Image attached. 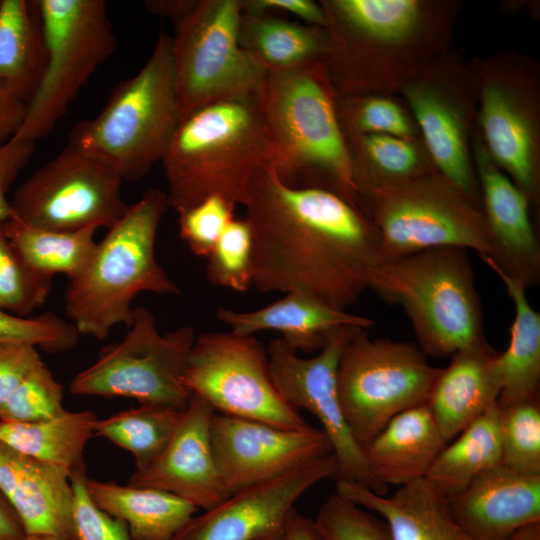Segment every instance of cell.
I'll use <instances>...</instances> for the list:
<instances>
[{
    "label": "cell",
    "instance_id": "cell-36",
    "mask_svg": "<svg viewBox=\"0 0 540 540\" xmlns=\"http://www.w3.org/2000/svg\"><path fill=\"white\" fill-rule=\"evenodd\" d=\"M346 143L358 201L372 188L437 172L412 140L366 134L346 139Z\"/></svg>",
    "mask_w": 540,
    "mask_h": 540
},
{
    "label": "cell",
    "instance_id": "cell-54",
    "mask_svg": "<svg viewBox=\"0 0 540 540\" xmlns=\"http://www.w3.org/2000/svg\"><path fill=\"white\" fill-rule=\"evenodd\" d=\"M0 3H1V0H0Z\"/></svg>",
    "mask_w": 540,
    "mask_h": 540
},
{
    "label": "cell",
    "instance_id": "cell-44",
    "mask_svg": "<svg viewBox=\"0 0 540 540\" xmlns=\"http://www.w3.org/2000/svg\"><path fill=\"white\" fill-rule=\"evenodd\" d=\"M235 205L221 196H210L179 213L181 239L198 257H207L222 232L234 218Z\"/></svg>",
    "mask_w": 540,
    "mask_h": 540
},
{
    "label": "cell",
    "instance_id": "cell-17",
    "mask_svg": "<svg viewBox=\"0 0 540 540\" xmlns=\"http://www.w3.org/2000/svg\"><path fill=\"white\" fill-rule=\"evenodd\" d=\"M357 326L339 329L329 342L310 358L300 357L278 337L267 348L272 380L282 397L295 409L310 412L322 425L335 456L337 480L354 482L386 495L388 488L370 473L364 451L357 444L345 420L337 386V370L343 349L360 331ZM336 480V481H337Z\"/></svg>",
    "mask_w": 540,
    "mask_h": 540
},
{
    "label": "cell",
    "instance_id": "cell-37",
    "mask_svg": "<svg viewBox=\"0 0 540 540\" xmlns=\"http://www.w3.org/2000/svg\"><path fill=\"white\" fill-rule=\"evenodd\" d=\"M183 409L140 404L96 421L94 435L104 437L129 451L135 469L154 461L165 448L182 416Z\"/></svg>",
    "mask_w": 540,
    "mask_h": 540
},
{
    "label": "cell",
    "instance_id": "cell-43",
    "mask_svg": "<svg viewBox=\"0 0 540 540\" xmlns=\"http://www.w3.org/2000/svg\"><path fill=\"white\" fill-rule=\"evenodd\" d=\"M79 336L71 322L54 313L19 317L0 309V342H25L60 353L74 348Z\"/></svg>",
    "mask_w": 540,
    "mask_h": 540
},
{
    "label": "cell",
    "instance_id": "cell-47",
    "mask_svg": "<svg viewBox=\"0 0 540 540\" xmlns=\"http://www.w3.org/2000/svg\"><path fill=\"white\" fill-rule=\"evenodd\" d=\"M243 11L252 14L283 11L321 28L327 23L323 7L312 0H243Z\"/></svg>",
    "mask_w": 540,
    "mask_h": 540
},
{
    "label": "cell",
    "instance_id": "cell-27",
    "mask_svg": "<svg viewBox=\"0 0 540 540\" xmlns=\"http://www.w3.org/2000/svg\"><path fill=\"white\" fill-rule=\"evenodd\" d=\"M446 445L426 404L393 417L364 450L368 469L382 486L426 477Z\"/></svg>",
    "mask_w": 540,
    "mask_h": 540
},
{
    "label": "cell",
    "instance_id": "cell-2",
    "mask_svg": "<svg viewBox=\"0 0 540 540\" xmlns=\"http://www.w3.org/2000/svg\"><path fill=\"white\" fill-rule=\"evenodd\" d=\"M322 64L337 97L395 89L444 53L449 18L418 0H323Z\"/></svg>",
    "mask_w": 540,
    "mask_h": 540
},
{
    "label": "cell",
    "instance_id": "cell-23",
    "mask_svg": "<svg viewBox=\"0 0 540 540\" xmlns=\"http://www.w3.org/2000/svg\"><path fill=\"white\" fill-rule=\"evenodd\" d=\"M0 491L20 518L26 534L76 539L70 472L0 442Z\"/></svg>",
    "mask_w": 540,
    "mask_h": 540
},
{
    "label": "cell",
    "instance_id": "cell-30",
    "mask_svg": "<svg viewBox=\"0 0 540 540\" xmlns=\"http://www.w3.org/2000/svg\"><path fill=\"white\" fill-rule=\"evenodd\" d=\"M239 43L254 62L270 73L322 62L328 36L325 28L243 11Z\"/></svg>",
    "mask_w": 540,
    "mask_h": 540
},
{
    "label": "cell",
    "instance_id": "cell-18",
    "mask_svg": "<svg viewBox=\"0 0 540 540\" xmlns=\"http://www.w3.org/2000/svg\"><path fill=\"white\" fill-rule=\"evenodd\" d=\"M210 433L227 496L279 478L332 453L326 434L311 425L286 429L215 413Z\"/></svg>",
    "mask_w": 540,
    "mask_h": 540
},
{
    "label": "cell",
    "instance_id": "cell-24",
    "mask_svg": "<svg viewBox=\"0 0 540 540\" xmlns=\"http://www.w3.org/2000/svg\"><path fill=\"white\" fill-rule=\"evenodd\" d=\"M217 319L239 336L272 330L292 350L304 353L320 351L342 327L368 329L374 321L333 307L302 291L287 292L284 297L253 311H235L220 307Z\"/></svg>",
    "mask_w": 540,
    "mask_h": 540
},
{
    "label": "cell",
    "instance_id": "cell-42",
    "mask_svg": "<svg viewBox=\"0 0 540 540\" xmlns=\"http://www.w3.org/2000/svg\"><path fill=\"white\" fill-rule=\"evenodd\" d=\"M313 521L322 540H393L382 519L337 492L324 501Z\"/></svg>",
    "mask_w": 540,
    "mask_h": 540
},
{
    "label": "cell",
    "instance_id": "cell-49",
    "mask_svg": "<svg viewBox=\"0 0 540 540\" xmlns=\"http://www.w3.org/2000/svg\"><path fill=\"white\" fill-rule=\"evenodd\" d=\"M263 540H322L313 520L294 507L282 524Z\"/></svg>",
    "mask_w": 540,
    "mask_h": 540
},
{
    "label": "cell",
    "instance_id": "cell-28",
    "mask_svg": "<svg viewBox=\"0 0 540 540\" xmlns=\"http://www.w3.org/2000/svg\"><path fill=\"white\" fill-rule=\"evenodd\" d=\"M63 391L36 346L0 342V421L54 417L65 410Z\"/></svg>",
    "mask_w": 540,
    "mask_h": 540
},
{
    "label": "cell",
    "instance_id": "cell-39",
    "mask_svg": "<svg viewBox=\"0 0 540 540\" xmlns=\"http://www.w3.org/2000/svg\"><path fill=\"white\" fill-rule=\"evenodd\" d=\"M0 221V309L19 317H30L47 300L52 279L35 273L11 242Z\"/></svg>",
    "mask_w": 540,
    "mask_h": 540
},
{
    "label": "cell",
    "instance_id": "cell-48",
    "mask_svg": "<svg viewBox=\"0 0 540 540\" xmlns=\"http://www.w3.org/2000/svg\"><path fill=\"white\" fill-rule=\"evenodd\" d=\"M27 101L15 92L0 86V146L9 141L20 127Z\"/></svg>",
    "mask_w": 540,
    "mask_h": 540
},
{
    "label": "cell",
    "instance_id": "cell-40",
    "mask_svg": "<svg viewBox=\"0 0 540 540\" xmlns=\"http://www.w3.org/2000/svg\"><path fill=\"white\" fill-rule=\"evenodd\" d=\"M499 409L501 464L522 473L540 474L539 396Z\"/></svg>",
    "mask_w": 540,
    "mask_h": 540
},
{
    "label": "cell",
    "instance_id": "cell-22",
    "mask_svg": "<svg viewBox=\"0 0 540 540\" xmlns=\"http://www.w3.org/2000/svg\"><path fill=\"white\" fill-rule=\"evenodd\" d=\"M448 501L472 540H510L523 527L540 522V474L499 464Z\"/></svg>",
    "mask_w": 540,
    "mask_h": 540
},
{
    "label": "cell",
    "instance_id": "cell-20",
    "mask_svg": "<svg viewBox=\"0 0 540 540\" xmlns=\"http://www.w3.org/2000/svg\"><path fill=\"white\" fill-rule=\"evenodd\" d=\"M214 414L206 401L191 395L165 448L149 465L135 469L128 485L163 490L203 510L224 500L227 495L211 444Z\"/></svg>",
    "mask_w": 540,
    "mask_h": 540
},
{
    "label": "cell",
    "instance_id": "cell-21",
    "mask_svg": "<svg viewBox=\"0 0 540 540\" xmlns=\"http://www.w3.org/2000/svg\"><path fill=\"white\" fill-rule=\"evenodd\" d=\"M473 161L492 254L489 267L516 279L527 289L540 281V246L529 215V200L494 163L476 134Z\"/></svg>",
    "mask_w": 540,
    "mask_h": 540
},
{
    "label": "cell",
    "instance_id": "cell-9",
    "mask_svg": "<svg viewBox=\"0 0 540 540\" xmlns=\"http://www.w3.org/2000/svg\"><path fill=\"white\" fill-rule=\"evenodd\" d=\"M46 51L42 76L12 137L34 142L47 135L94 71L113 53L116 38L102 0H40Z\"/></svg>",
    "mask_w": 540,
    "mask_h": 540
},
{
    "label": "cell",
    "instance_id": "cell-33",
    "mask_svg": "<svg viewBox=\"0 0 540 540\" xmlns=\"http://www.w3.org/2000/svg\"><path fill=\"white\" fill-rule=\"evenodd\" d=\"M501 460L500 409L496 403L446 443L426 478L450 497Z\"/></svg>",
    "mask_w": 540,
    "mask_h": 540
},
{
    "label": "cell",
    "instance_id": "cell-38",
    "mask_svg": "<svg viewBox=\"0 0 540 540\" xmlns=\"http://www.w3.org/2000/svg\"><path fill=\"white\" fill-rule=\"evenodd\" d=\"M336 112L345 140L366 134L415 140L416 130L406 111L389 98L371 94L338 97Z\"/></svg>",
    "mask_w": 540,
    "mask_h": 540
},
{
    "label": "cell",
    "instance_id": "cell-8",
    "mask_svg": "<svg viewBox=\"0 0 540 540\" xmlns=\"http://www.w3.org/2000/svg\"><path fill=\"white\" fill-rule=\"evenodd\" d=\"M359 207L379 234L381 262L442 247L492 254L483 210L438 172L372 188Z\"/></svg>",
    "mask_w": 540,
    "mask_h": 540
},
{
    "label": "cell",
    "instance_id": "cell-34",
    "mask_svg": "<svg viewBox=\"0 0 540 540\" xmlns=\"http://www.w3.org/2000/svg\"><path fill=\"white\" fill-rule=\"evenodd\" d=\"M25 0L0 3V86L26 101L34 92L44 70L46 51Z\"/></svg>",
    "mask_w": 540,
    "mask_h": 540
},
{
    "label": "cell",
    "instance_id": "cell-51",
    "mask_svg": "<svg viewBox=\"0 0 540 540\" xmlns=\"http://www.w3.org/2000/svg\"><path fill=\"white\" fill-rule=\"evenodd\" d=\"M25 536L20 518L0 491V540H23Z\"/></svg>",
    "mask_w": 540,
    "mask_h": 540
},
{
    "label": "cell",
    "instance_id": "cell-53",
    "mask_svg": "<svg viewBox=\"0 0 540 540\" xmlns=\"http://www.w3.org/2000/svg\"><path fill=\"white\" fill-rule=\"evenodd\" d=\"M23 540H76L57 534H26Z\"/></svg>",
    "mask_w": 540,
    "mask_h": 540
},
{
    "label": "cell",
    "instance_id": "cell-32",
    "mask_svg": "<svg viewBox=\"0 0 540 540\" xmlns=\"http://www.w3.org/2000/svg\"><path fill=\"white\" fill-rule=\"evenodd\" d=\"M97 417L92 411L64 412L31 422L0 421V442L70 474L83 466L84 450L94 435Z\"/></svg>",
    "mask_w": 540,
    "mask_h": 540
},
{
    "label": "cell",
    "instance_id": "cell-4",
    "mask_svg": "<svg viewBox=\"0 0 540 540\" xmlns=\"http://www.w3.org/2000/svg\"><path fill=\"white\" fill-rule=\"evenodd\" d=\"M336 100L322 62L267 73L258 96L280 179L329 190L359 206Z\"/></svg>",
    "mask_w": 540,
    "mask_h": 540
},
{
    "label": "cell",
    "instance_id": "cell-3",
    "mask_svg": "<svg viewBox=\"0 0 540 540\" xmlns=\"http://www.w3.org/2000/svg\"><path fill=\"white\" fill-rule=\"evenodd\" d=\"M275 159L258 97L223 100L183 118L161 162L178 214L210 196L245 206L258 171Z\"/></svg>",
    "mask_w": 540,
    "mask_h": 540
},
{
    "label": "cell",
    "instance_id": "cell-14",
    "mask_svg": "<svg viewBox=\"0 0 540 540\" xmlns=\"http://www.w3.org/2000/svg\"><path fill=\"white\" fill-rule=\"evenodd\" d=\"M183 384L219 414L286 429L310 426L277 390L267 349L254 336L230 331L197 335Z\"/></svg>",
    "mask_w": 540,
    "mask_h": 540
},
{
    "label": "cell",
    "instance_id": "cell-46",
    "mask_svg": "<svg viewBox=\"0 0 540 540\" xmlns=\"http://www.w3.org/2000/svg\"><path fill=\"white\" fill-rule=\"evenodd\" d=\"M35 143L11 138L0 146V221L14 218L7 194L20 171L27 165Z\"/></svg>",
    "mask_w": 540,
    "mask_h": 540
},
{
    "label": "cell",
    "instance_id": "cell-26",
    "mask_svg": "<svg viewBox=\"0 0 540 540\" xmlns=\"http://www.w3.org/2000/svg\"><path fill=\"white\" fill-rule=\"evenodd\" d=\"M336 492L378 514L393 540H472L454 517L448 497L426 477L401 485L392 495H380L345 480Z\"/></svg>",
    "mask_w": 540,
    "mask_h": 540
},
{
    "label": "cell",
    "instance_id": "cell-29",
    "mask_svg": "<svg viewBox=\"0 0 540 540\" xmlns=\"http://www.w3.org/2000/svg\"><path fill=\"white\" fill-rule=\"evenodd\" d=\"M94 504L127 524L131 540H172L196 506L159 489L86 478Z\"/></svg>",
    "mask_w": 540,
    "mask_h": 540
},
{
    "label": "cell",
    "instance_id": "cell-10",
    "mask_svg": "<svg viewBox=\"0 0 540 540\" xmlns=\"http://www.w3.org/2000/svg\"><path fill=\"white\" fill-rule=\"evenodd\" d=\"M441 369L413 343L373 339L366 330L347 343L337 370L338 393L363 451L393 417L427 403Z\"/></svg>",
    "mask_w": 540,
    "mask_h": 540
},
{
    "label": "cell",
    "instance_id": "cell-6",
    "mask_svg": "<svg viewBox=\"0 0 540 540\" xmlns=\"http://www.w3.org/2000/svg\"><path fill=\"white\" fill-rule=\"evenodd\" d=\"M467 251H420L381 262L372 275L370 289L404 309L425 355L443 358L486 340Z\"/></svg>",
    "mask_w": 540,
    "mask_h": 540
},
{
    "label": "cell",
    "instance_id": "cell-1",
    "mask_svg": "<svg viewBox=\"0 0 540 540\" xmlns=\"http://www.w3.org/2000/svg\"><path fill=\"white\" fill-rule=\"evenodd\" d=\"M244 207L259 291H302L345 310L370 289L380 240L359 206L329 190L290 186L272 163L258 171Z\"/></svg>",
    "mask_w": 540,
    "mask_h": 540
},
{
    "label": "cell",
    "instance_id": "cell-11",
    "mask_svg": "<svg viewBox=\"0 0 540 540\" xmlns=\"http://www.w3.org/2000/svg\"><path fill=\"white\" fill-rule=\"evenodd\" d=\"M243 0H198L172 37L180 116L211 103L258 97L267 72L241 48Z\"/></svg>",
    "mask_w": 540,
    "mask_h": 540
},
{
    "label": "cell",
    "instance_id": "cell-15",
    "mask_svg": "<svg viewBox=\"0 0 540 540\" xmlns=\"http://www.w3.org/2000/svg\"><path fill=\"white\" fill-rule=\"evenodd\" d=\"M122 182L112 168L69 142L15 190L13 219L55 231L110 229L129 208Z\"/></svg>",
    "mask_w": 540,
    "mask_h": 540
},
{
    "label": "cell",
    "instance_id": "cell-7",
    "mask_svg": "<svg viewBox=\"0 0 540 540\" xmlns=\"http://www.w3.org/2000/svg\"><path fill=\"white\" fill-rule=\"evenodd\" d=\"M180 120L172 37L161 31L139 72L115 88L98 115L75 126L70 143L135 181L162 160Z\"/></svg>",
    "mask_w": 540,
    "mask_h": 540
},
{
    "label": "cell",
    "instance_id": "cell-41",
    "mask_svg": "<svg viewBox=\"0 0 540 540\" xmlns=\"http://www.w3.org/2000/svg\"><path fill=\"white\" fill-rule=\"evenodd\" d=\"M206 278L214 286L245 292L252 285V234L246 219L233 218L206 257Z\"/></svg>",
    "mask_w": 540,
    "mask_h": 540
},
{
    "label": "cell",
    "instance_id": "cell-16",
    "mask_svg": "<svg viewBox=\"0 0 540 540\" xmlns=\"http://www.w3.org/2000/svg\"><path fill=\"white\" fill-rule=\"evenodd\" d=\"M408 104L435 170L480 206L473 161L477 101L469 68L442 53L397 90Z\"/></svg>",
    "mask_w": 540,
    "mask_h": 540
},
{
    "label": "cell",
    "instance_id": "cell-31",
    "mask_svg": "<svg viewBox=\"0 0 540 540\" xmlns=\"http://www.w3.org/2000/svg\"><path fill=\"white\" fill-rule=\"evenodd\" d=\"M490 269L504 284L515 307L509 345L496 357L501 381L497 405L502 408L539 396L540 314L530 305L522 283L496 268Z\"/></svg>",
    "mask_w": 540,
    "mask_h": 540
},
{
    "label": "cell",
    "instance_id": "cell-35",
    "mask_svg": "<svg viewBox=\"0 0 540 540\" xmlns=\"http://www.w3.org/2000/svg\"><path fill=\"white\" fill-rule=\"evenodd\" d=\"M6 227L11 242L28 266L49 279L56 274H63L68 280L79 276L97 246L96 227L55 231L33 227L16 219L7 221Z\"/></svg>",
    "mask_w": 540,
    "mask_h": 540
},
{
    "label": "cell",
    "instance_id": "cell-50",
    "mask_svg": "<svg viewBox=\"0 0 540 540\" xmlns=\"http://www.w3.org/2000/svg\"><path fill=\"white\" fill-rule=\"evenodd\" d=\"M198 4V0H149L145 1L146 9L155 15L167 17L176 26L188 16Z\"/></svg>",
    "mask_w": 540,
    "mask_h": 540
},
{
    "label": "cell",
    "instance_id": "cell-25",
    "mask_svg": "<svg viewBox=\"0 0 540 540\" xmlns=\"http://www.w3.org/2000/svg\"><path fill=\"white\" fill-rule=\"evenodd\" d=\"M497 354L485 340L457 351L441 369L426 405L446 443L497 403Z\"/></svg>",
    "mask_w": 540,
    "mask_h": 540
},
{
    "label": "cell",
    "instance_id": "cell-19",
    "mask_svg": "<svg viewBox=\"0 0 540 540\" xmlns=\"http://www.w3.org/2000/svg\"><path fill=\"white\" fill-rule=\"evenodd\" d=\"M339 476L333 453L274 480L227 496L193 516L172 540H263L315 484Z\"/></svg>",
    "mask_w": 540,
    "mask_h": 540
},
{
    "label": "cell",
    "instance_id": "cell-52",
    "mask_svg": "<svg viewBox=\"0 0 540 540\" xmlns=\"http://www.w3.org/2000/svg\"><path fill=\"white\" fill-rule=\"evenodd\" d=\"M510 540H540V522L523 527Z\"/></svg>",
    "mask_w": 540,
    "mask_h": 540
},
{
    "label": "cell",
    "instance_id": "cell-5",
    "mask_svg": "<svg viewBox=\"0 0 540 540\" xmlns=\"http://www.w3.org/2000/svg\"><path fill=\"white\" fill-rule=\"evenodd\" d=\"M168 207L166 192L147 190L97 242L84 271L69 280L64 308L80 335L105 340L115 326L129 327L132 303L142 292L181 293L155 254L158 227Z\"/></svg>",
    "mask_w": 540,
    "mask_h": 540
},
{
    "label": "cell",
    "instance_id": "cell-12",
    "mask_svg": "<svg viewBox=\"0 0 540 540\" xmlns=\"http://www.w3.org/2000/svg\"><path fill=\"white\" fill-rule=\"evenodd\" d=\"M196 336L189 325L162 334L152 312L137 306L125 337L103 347L96 361L75 375L69 392L184 409L191 393L183 375Z\"/></svg>",
    "mask_w": 540,
    "mask_h": 540
},
{
    "label": "cell",
    "instance_id": "cell-45",
    "mask_svg": "<svg viewBox=\"0 0 540 540\" xmlns=\"http://www.w3.org/2000/svg\"><path fill=\"white\" fill-rule=\"evenodd\" d=\"M86 467L70 474L76 540H131L127 524L98 508L86 487Z\"/></svg>",
    "mask_w": 540,
    "mask_h": 540
},
{
    "label": "cell",
    "instance_id": "cell-13",
    "mask_svg": "<svg viewBox=\"0 0 540 540\" xmlns=\"http://www.w3.org/2000/svg\"><path fill=\"white\" fill-rule=\"evenodd\" d=\"M475 89L478 133L494 163L536 202L539 192V91L536 69L511 53L469 68Z\"/></svg>",
    "mask_w": 540,
    "mask_h": 540
}]
</instances>
